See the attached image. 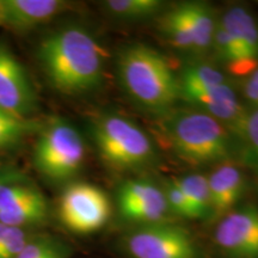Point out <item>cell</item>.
Masks as SVG:
<instances>
[{
  "label": "cell",
  "instance_id": "obj_1",
  "mask_svg": "<svg viewBox=\"0 0 258 258\" xmlns=\"http://www.w3.org/2000/svg\"><path fill=\"white\" fill-rule=\"evenodd\" d=\"M38 60L48 80L67 95L97 88L103 76V54L90 32L78 27L56 30L41 42Z\"/></svg>",
  "mask_w": 258,
  "mask_h": 258
},
{
  "label": "cell",
  "instance_id": "obj_2",
  "mask_svg": "<svg viewBox=\"0 0 258 258\" xmlns=\"http://www.w3.org/2000/svg\"><path fill=\"white\" fill-rule=\"evenodd\" d=\"M121 84L138 104L165 111L179 97L178 79L159 51L146 44L125 47L118 57Z\"/></svg>",
  "mask_w": 258,
  "mask_h": 258
},
{
  "label": "cell",
  "instance_id": "obj_3",
  "mask_svg": "<svg viewBox=\"0 0 258 258\" xmlns=\"http://www.w3.org/2000/svg\"><path fill=\"white\" fill-rule=\"evenodd\" d=\"M166 133L177 154L191 164L219 163L231 154L230 135L225 125L203 111L172 116Z\"/></svg>",
  "mask_w": 258,
  "mask_h": 258
},
{
  "label": "cell",
  "instance_id": "obj_4",
  "mask_svg": "<svg viewBox=\"0 0 258 258\" xmlns=\"http://www.w3.org/2000/svg\"><path fill=\"white\" fill-rule=\"evenodd\" d=\"M93 137L102 157L118 169H138L154 157L150 138L123 116L105 115L97 120Z\"/></svg>",
  "mask_w": 258,
  "mask_h": 258
},
{
  "label": "cell",
  "instance_id": "obj_5",
  "mask_svg": "<svg viewBox=\"0 0 258 258\" xmlns=\"http://www.w3.org/2000/svg\"><path fill=\"white\" fill-rule=\"evenodd\" d=\"M85 146L72 124L57 120L41 132L34 150V163L42 175L66 180L82 169Z\"/></svg>",
  "mask_w": 258,
  "mask_h": 258
},
{
  "label": "cell",
  "instance_id": "obj_6",
  "mask_svg": "<svg viewBox=\"0 0 258 258\" xmlns=\"http://www.w3.org/2000/svg\"><path fill=\"white\" fill-rule=\"evenodd\" d=\"M125 247L132 258H200L191 234L179 226L163 221L131 232Z\"/></svg>",
  "mask_w": 258,
  "mask_h": 258
},
{
  "label": "cell",
  "instance_id": "obj_7",
  "mask_svg": "<svg viewBox=\"0 0 258 258\" xmlns=\"http://www.w3.org/2000/svg\"><path fill=\"white\" fill-rule=\"evenodd\" d=\"M111 213L108 196L98 186L76 183L64 190L60 200V218L63 225L77 233L98 231Z\"/></svg>",
  "mask_w": 258,
  "mask_h": 258
},
{
  "label": "cell",
  "instance_id": "obj_8",
  "mask_svg": "<svg viewBox=\"0 0 258 258\" xmlns=\"http://www.w3.org/2000/svg\"><path fill=\"white\" fill-rule=\"evenodd\" d=\"M36 103V92L23 64L0 43V108L17 117L29 118Z\"/></svg>",
  "mask_w": 258,
  "mask_h": 258
},
{
  "label": "cell",
  "instance_id": "obj_9",
  "mask_svg": "<svg viewBox=\"0 0 258 258\" xmlns=\"http://www.w3.org/2000/svg\"><path fill=\"white\" fill-rule=\"evenodd\" d=\"M215 243L228 258H258V209L246 206L224 215Z\"/></svg>",
  "mask_w": 258,
  "mask_h": 258
},
{
  "label": "cell",
  "instance_id": "obj_10",
  "mask_svg": "<svg viewBox=\"0 0 258 258\" xmlns=\"http://www.w3.org/2000/svg\"><path fill=\"white\" fill-rule=\"evenodd\" d=\"M118 208L127 220L144 225L161 222L169 212L165 194L148 180H128L118 190Z\"/></svg>",
  "mask_w": 258,
  "mask_h": 258
},
{
  "label": "cell",
  "instance_id": "obj_11",
  "mask_svg": "<svg viewBox=\"0 0 258 258\" xmlns=\"http://www.w3.org/2000/svg\"><path fill=\"white\" fill-rule=\"evenodd\" d=\"M186 101L199 106L203 112L213 116L215 120L227 124L234 132L241 134L246 112L244 111L234 90L227 83L207 88L180 91Z\"/></svg>",
  "mask_w": 258,
  "mask_h": 258
},
{
  "label": "cell",
  "instance_id": "obj_12",
  "mask_svg": "<svg viewBox=\"0 0 258 258\" xmlns=\"http://www.w3.org/2000/svg\"><path fill=\"white\" fill-rule=\"evenodd\" d=\"M64 6L60 0H0L2 25L30 30L55 17Z\"/></svg>",
  "mask_w": 258,
  "mask_h": 258
},
{
  "label": "cell",
  "instance_id": "obj_13",
  "mask_svg": "<svg viewBox=\"0 0 258 258\" xmlns=\"http://www.w3.org/2000/svg\"><path fill=\"white\" fill-rule=\"evenodd\" d=\"M208 178L212 215L221 217L232 211L245 190V177L237 166L224 163Z\"/></svg>",
  "mask_w": 258,
  "mask_h": 258
},
{
  "label": "cell",
  "instance_id": "obj_14",
  "mask_svg": "<svg viewBox=\"0 0 258 258\" xmlns=\"http://www.w3.org/2000/svg\"><path fill=\"white\" fill-rule=\"evenodd\" d=\"M220 23L254 71L258 67V23L253 15L243 6H233L225 12Z\"/></svg>",
  "mask_w": 258,
  "mask_h": 258
},
{
  "label": "cell",
  "instance_id": "obj_15",
  "mask_svg": "<svg viewBox=\"0 0 258 258\" xmlns=\"http://www.w3.org/2000/svg\"><path fill=\"white\" fill-rule=\"evenodd\" d=\"M46 217L47 201L37 189L0 211V222L12 227L40 222Z\"/></svg>",
  "mask_w": 258,
  "mask_h": 258
},
{
  "label": "cell",
  "instance_id": "obj_16",
  "mask_svg": "<svg viewBox=\"0 0 258 258\" xmlns=\"http://www.w3.org/2000/svg\"><path fill=\"white\" fill-rule=\"evenodd\" d=\"M180 6L191 28L195 40V50L203 51L208 49L213 44V37L218 25L212 9L207 4L198 2L183 3Z\"/></svg>",
  "mask_w": 258,
  "mask_h": 258
},
{
  "label": "cell",
  "instance_id": "obj_17",
  "mask_svg": "<svg viewBox=\"0 0 258 258\" xmlns=\"http://www.w3.org/2000/svg\"><path fill=\"white\" fill-rule=\"evenodd\" d=\"M161 29L167 40L176 48L182 50H195L191 28L180 4L166 12L161 19Z\"/></svg>",
  "mask_w": 258,
  "mask_h": 258
},
{
  "label": "cell",
  "instance_id": "obj_18",
  "mask_svg": "<svg viewBox=\"0 0 258 258\" xmlns=\"http://www.w3.org/2000/svg\"><path fill=\"white\" fill-rule=\"evenodd\" d=\"M176 182L198 213L199 219H205L212 215L211 194L207 177L200 173H190L176 179Z\"/></svg>",
  "mask_w": 258,
  "mask_h": 258
},
{
  "label": "cell",
  "instance_id": "obj_19",
  "mask_svg": "<svg viewBox=\"0 0 258 258\" xmlns=\"http://www.w3.org/2000/svg\"><path fill=\"white\" fill-rule=\"evenodd\" d=\"M38 124L30 118H21L0 108V150L21 143L27 135L37 131Z\"/></svg>",
  "mask_w": 258,
  "mask_h": 258
},
{
  "label": "cell",
  "instance_id": "obj_20",
  "mask_svg": "<svg viewBox=\"0 0 258 258\" xmlns=\"http://www.w3.org/2000/svg\"><path fill=\"white\" fill-rule=\"evenodd\" d=\"M105 9L115 17L125 21H139L151 17L164 6L160 0H109Z\"/></svg>",
  "mask_w": 258,
  "mask_h": 258
},
{
  "label": "cell",
  "instance_id": "obj_21",
  "mask_svg": "<svg viewBox=\"0 0 258 258\" xmlns=\"http://www.w3.org/2000/svg\"><path fill=\"white\" fill-rule=\"evenodd\" d=\"M226 82V77L220 71L207 64H195L183 70L178 80L179 92L185 90L207 88L212 85H219Z\"/></svg>",
  "mask_w": 258,
  "mask_h": 258
},
{
  "label": "cell",
  "instance_id": "obj_22",
  "mask_svg": "<svg viewBox=\"0 0 258 258\" xmlns=\"http://www.w3.org/2000/svg\"><path fill=\"white\" fill-rule=\"evenodd\" d=\"M165 199L169 211L185 219H199L198 213L191 206V203L183 192V190L177 184L176 179L167 183L165 191Z\"/></svg>",
  "mask_w": 258,
  "mask_h": 258
},
{
  "label": "cell",
  "instance_id": "obj_23",
  "mask_svg": "<svg viewBox=\"0 0 258 258\" xmlns=\"http://www.w3.org/2000/svg\"><path fill=\"white\" fill-rule=\"evenodd\" d=\"M27 243V234L21 227L9 226L0 239V258H17Z\"/></svg>",
  "mask_w": 258,
  "mask_h": 258
},
{
  "label": "cell",
  "instance_id": "obj_24",
  "mask_svg": "<svg viewBox=\"0 0 258 258\" xmlns=\"http://www.w3.org/2000/svg\"><path fill=\"white\" fill-rule=\"evenodd\" d=\"M17 258H63V254L55 244L41 239L28 241Z\"/></svg>",
  "mask_w": 258,
  "mask_h": 258
},
{
  "label": "cell",
  "instance_id": "obj_25",
  "mask_svg": "<svg viewBox=\"0 0 258 258\" xmlns=\"http://www.w3.org/2000/svg\"><path fill=\"white\" fill-rule=\"evenodd\" d=\"M241 135L247 141L251 150L258 157V108L256 110L246 115Z\"/></svg>",
  "mask_w": 258,
  "mask_h": 258
},
{
  "label": "cell",
  "instance_id": "obj_26",
  "mask_svg": "<svg viewBox=\"0 0 258 258\" xmlns=\"http://www.w3.org/2000/svg\"><path fill=\"white\" fill-rule=\"evenodd\" d=\"M244 95L253 106L258 108V67L250 74L244 86Z\"/></svg>",
  "mask_w": 258,
  "mask_h": 258
},
{
  "label": "cell",
  "instance_id": "obj_27",
  "mask_svg": "<svg viewBox=\"0 0 258 258\" xmlns=\"http://www.w3.org/2000/svg\"><path fill=\"white\" fill-rule=\"evenodd\" d=\"M8 227H9L8 225H5V224H2V222H0V239H2V237H3V235H4L5 231L8 230Z\"/></svg>",
  "mask_w": 258,
  "mask_h": 258
},
{
  "label": "cell",
  "instance_id": "obj_28",
  "mask_svg": "<svg viewBox=\"0 0 258 258\" xmlns=\"http://www.w3.org/2000/svg\"><path fill=\"white\" fill-rule=\"evenodd\" d=\"M0 25H2V10H0Z\"/></svg>",
  "mask_w": 258,
  "mask_h": 258
}]
</instances>
